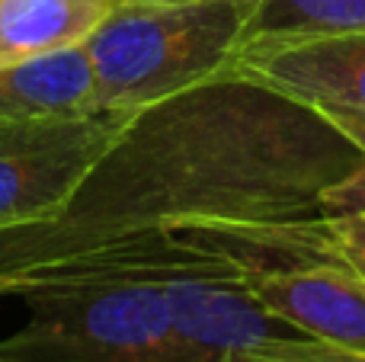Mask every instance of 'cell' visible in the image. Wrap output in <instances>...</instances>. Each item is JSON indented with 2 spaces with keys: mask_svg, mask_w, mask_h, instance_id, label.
<instances>
[{
  "mask_svg": "<svg viewBox=\"0 0 365 362\" xmlns=\"http://www.w3.org/2000/svg\"><path fill=\"white\" fill-rule=\"evenodd\" d=\"M362 164L314 106L231 68L135 109L61 215L0 234V276L177 228L324 222Z\"/></svg>",
  "mask_w": 365,
  "mask_h": 362,
  "instance_id": "1",
  "label": "cell"
},
{
  "mask_svg": "<svg viewBox=\"0 0 365 362\" xmlns=\"http://www.w3.org/2000/svg\"><path fill=\"white\" fill-rule=\"evenodd\" d=\"M0 295L32 311L0 343L6 362H189L158 276L32 269L0 276Z\"/></svg>",
  "mask_w": 365,
  "mask_h": 362,
  "instance_id": "2",
  "label": "cell"
},
{
  "mask_svg": "<svg viewBox=\"0 0 365 362\" xmlns=\"http://www.w3.org/2000/svg\"><path fill=\"white\" fill-rule=\"evenodd\" d=\"M259 0L119 4L83 51L96 77V109H145L231 71Z\"/></svg>",
  "mask_w": 365,
  "mask_h": 362,
  "instance_id": "3",
  "label": "cell"
},
{
  "mask_svg": "<svg viewBox=\"0 0 365 362\" xmlns=\"http://www.w3.org/2000/svg\"><path fill=\"white\" fill-rule=\"evenodd\" d=\"M135 109L0 122V234L51 222L115 145Z\"/></svg>",
  "mask_w": 365,
  "mask_h": 362,
  "instance_id": "4",
  "label": "cell"
},
{
  "mask_svg": "<svg viewBox=\"0 0 365 362\" xmlns=\"http://www.w3.org/2000/svg\"><path fill=\"white\" fill-rule=\"evenodd\" d=\"M164 295L189 362H365L269 311L237 269L177 273Z\"/></svg>",
  "mask_w": 365,
  "mask_h": 362,
  "instance_id": "5",
  "label": "cell"
},
{
  "mask_svg": "<svg viewBox=\"0 0 365 362\" xmlns=\"http://www.w3.org/2000/svg\"><path fill=\"white\" fill-rule=\"evenodd\" d=\"M231 68L308 106L365 109V32L250 45Z\"/></svg>",
  "mask_w": 365,
  "mask_h": 362,
  "instance_id": "6",
  "label": "cell"
},
{
  "mask_svg": "<svg viewBox=\"0 0 365 362\" xmlns=\"http://www.w3.org/2000/svg\"><path fill=\"white\" fill-rule=\"evenodd\" d=\"M244 286L269 311L311 337L365 356V282L336 263L244 276Z\"/></svg>",
  "mask_w": 365,
  "mask_h": 362,
  "instance_id": "7",
  "label": "cell"
},
{
  "mask_svg": "<svg viewBox=\"0 0 365 362\" xmlns=\"http://www.w3.org/2000/svg\"><path fill=\"white\" fill-rule=\"evenodd\" d=\"M96 109V77L83 45L0 64V122Z\"/></svg>",
  "mask_w": 365,
  "mask_h": 362,
  "instance_id": "8",
  "label": "cell"
},
{
  "mask_svg": "<svg viewBox=\"0 0 365 362\" xmlns=\"http://www.w3.org/2000/svg\"><path fill=\"white\" fill-rule=\"evenodd\" d=\"M113 10V0H0V64L74 48Z\"/></svg>",
  "mask_w": 365,
  "mask_h": 362,
  "instance_id": "9",
  "label": "cell"
},
{
  "mask_svg": "<svg viewBox=\"0 0 365 362\" xmlns=\"http://www.w3.org/2000/svg\"><path fill=\"white\" fill-rule=\"evenodd\" d=\"M343 32H365V0H259L244 48Z\"/></svg>",
  "mask_w": 365,
  "mask_h": 362,
  "instance_id": "10",
  "label": "cell"
},
{
  "mask_svg": "<svg viewBox=\"0 0 365 362\" xmlns=\"http://www.w3.org/2000/svg\"><path fill=\"white\" fill-rule=\"evenodd\" d=\"M330 231H334L340 260L365 282V212H349V215L330 218Z\"/></svg>",
  "mask_w": 365,
  "mask_h": 362,
  "instance_id": "11",
  "label": "cell"
},
{
  "mask_svg": "<svg viewBox=\"0 0 365 362\" xmlns=\"http://www.w3.org/2000/svg\"><path fill=\"white\" fill-rule=\"evenodd\" d=\"M314 109L365 157V109L362 106H314Z\"/></svg>",
  "mask_w": 365,
  "mask_h": 362,
  "instance_id": "12",
  "label": "cell"
},
{
  "mask_svg": "<svg viewBox=\"0 0 365 362\" xmlns=\"http://www.w3.org/2000/svg\"><path fill=\"white\" fill-rule=\"evenodd\" d=\"M119 4H151V0H119Z\"/></svg>",
  "mask_w": 365,
  "mask_h": 362,
  "instance_id": "13",
  "label": "cell"
}]
</instances>
